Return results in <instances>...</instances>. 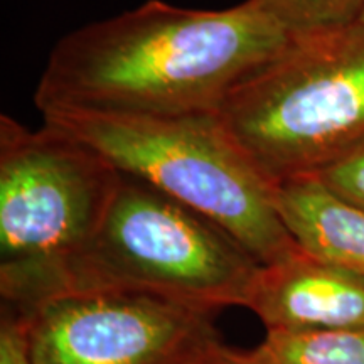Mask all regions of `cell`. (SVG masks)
Returning a JSON list of instances; mask_svg holds the SVG:
<instances>
[{"mask_svg": "<svg viewBox=\"0 0 364 364\" xmlns=\"http://www.w3.org/2000/svg\"><path fill=\"white\" fill-rule=\"evenodd\" d=\"M295 36L270 0L220 11L149 0L63 36L36 86L34 105L41 113L218 112Z\"/></svg>", "mask_w": 364, "mask_h": 364, "instance_id": "obj_1", "label": "cell"}, {"mask_svg": "<svg viewBox=\"0 0 364 364\" xmlns=\"http://www.w3.org/2000/svg\"><path fill=\"white\" fill-rule=\"evenodd\" d=\"M263 263L233 235L171 196L122 174L93 236L7 302L65 292H135L213 314L248 307Z\"/></svg>", "mask_w": 364, "mask_h": 364, "instance_id": "obj_2", "label": "cell"}, {"mask_svg": "<svg viewBox=\"0 0 364 364\" xmlns=\"http://www.w3.org/2000/svg\"><path fill=\"white\" fill-rule=\"evenodd\" d=\"M53 125L132 176L201 213L263 265L300 248L277 209L275 184L226 129L218 112L125 115L48 110Z\"/></svg>", "mask_w": 364, "mask_h": 364, "instance_id": "obj_3", "label": "cell"}, {"mask_svg": "<svg viewBox=\"0 0 364 364\" xmlns=\"http://www.w3.org/2000/svg\"><path fill=\"white\" fill-rule=\"evenodd\" d=\"M218 115L273 184L316 174L364 139V24L297 34Z\"/></svg>", "mask_w": 364, "mask_h": 364, "instance_id": "obj_4", "label": "cell"}, {"mask_svg": "<svg viewBox=\"0 0 364 364\" xmlns=\"http://www.w3.org/2000/svg\"><path fill=\"white\" fill-rule=\"evenodd\" d=\"M122 174L56 127L0 117V290L12 299L102 225Z\"/></svg>", "mask_w": 364, "mask_h": 364, "instance_id": "obj_5", "label": "cell"}, {"mask_svg": "<svg viewBox=\"0 0 364 364\" xmlns=\"http://www.w3.org/2000/svg\"><path fill=\"white\" fill-rule=\"evenodd\" d=\"M29 318L34 364H191L220 336L211 314L135 292H65L14 307Z\"/></svg>", "mask_w": 364, "mask_h": 364, "instance_id": "obj_6", "label": "cell"}, {"mask_svg": "<svg viewBox=\"0 0 364 364\" xmlns=\"http://www.w3.org/2000/svg\"><path fill=\"white\" fill-rule=\"evenodd\" d=\"M268 331H338L364 327V273L299 248L263 265L248 307Z\"/></svg>", "mask_w": 364, "mask_h": 364, "instance_id": "obj_7", "label": "cell"}, {"mask_svg": "<svg viewBox=\"0 0 364 364\" xmlns=\"http://www.w3.org/2000/svg\"><path fill=\"white\" fill-rule=\"evenodd\" d=\"M275 201L300 248L364 273V209L339 198L314 174L277 182Z\"/></svg>", "mask_w": 364, "mask_h": 364, "instance_id": "obj_8", "label": "cell"}, {"mask_svg": "<svg viewBox=\"0 0 364 364\" xmlns=\"http://www.w3.org/2000/svg\"><path fill=\"white\" fill-rule=\"evenodd\" d=\"M260 349L273 364H364V327L338 331H268Z\"/></svg>", "mask_w": 364, "mask_h": 364, "instance_id": "obj_9", "label": "cell"}, {"mask_svg": "<svg viewBox=\"0 0 364 364\" xmlns=\"http://www.w3.org/2000/svg\"><path fill=\"white\" fill-rule=\"evenodd\" d=\"M297 34L336 29L359 22L364 0H270Z\"/></svg>", "mask_w": 364, "mask_h": 364, "instance_id": "obj_10", "label": "cell"}, {"mask_svg": "<svg viewBox=\"0 0 364 364\" xmlns=\"http://www.w3.org/2000/svg\"><path fill=\"white\" fill-rule=\"evenodd\" d=\"M314 176L339 198L364 209V139Z\"/></svg>", "mask_w": 364, "mask_h": 364, "instance_id": "obj_11", "label": "cell"}, {"mask_svg": "<svg viewBox=\"0 0 364 364\" xmlns=\"http://www.w3.org/2000/svg\"><path fill=\"white\" fill-rule=\"evenodd\" d=\"M0 364H34L29 318L17 309L2 317Z\"/></svg>", "mask_w": 364, "mask_h": 364, "instance_id": "obj_12", "label": "cell"}, {"mask_svg": "<svg viewBox=\"0 0 364 364\" xmlns=\"http://www.w3.org/2000/svg\"><path fill=\"white\" fill-rule=\"evenodd\" d=\"M209 364H273L272 359L260 348L253 351H238L218 343L209 354Z\"/></svg>", "mask_w": 364, "mask_h": 364, "instance_id": "obj_13", "label": "cell"}, {"mask_svg": "<svg viewBox=\"0 0 364 364\" xmlns=\"http://www.w3.org/2000/svg\"><path fill=\"white\" fill-rule=\"evenodd\" d=\"M218 344V343H216ZM215 344V346H216ZM215 346H213V348H215ZM211 348V349H213ZM211 349H209V351L206 353V354H204V356L203 358H199L198 359V361H194V363H191V364H209V354H211Z\"/></svg>", "mask_w": 364, "mask_h": 364, "instance_id": "obj_14", "label": "cell"}, {"mask_svg": "<svg viewBox=\"0 0 364 364\" xmlns=\"http://www.w3.org/2000/svg\"><path fill=\"white\" fill-rule=\"evenodd\" d=\"M359 22H363V24H364V11L361 14V17H359Z\"/></svg>", "mask_w": 364, "mask_h": 364, "instance_id": "obj_15", "label": "cell"}]
</instances>
